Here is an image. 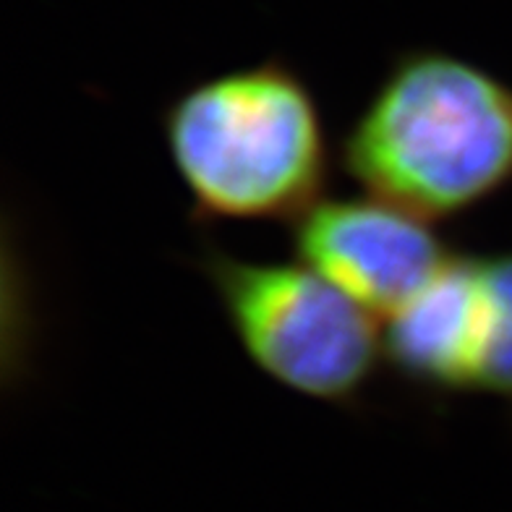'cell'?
<instances>
[{"label": "cell", "instance_id": "cell-5", "mask_svg": "<svg viewBox=\"0 0 512 512\" xmlns=\"http://www.w3.org/2000/svg\"><path fill=\"white\" fill-rule=\"evenodd\" d=\"M486 301L479 256L455 254L445 270L384 327V358L429 395L476 392Z\"/></svg>", "mask_w": 512, "mask_h": 512}, {"label": "cell", "instance_id": "cell-1", "mask_svg": "<svg viewBox=\"0 0 512 512\" xmlns=\"http://www.w3.org/2000/svg\"><path fill=\"white\" fill-rule=\"evenodd\" d=\"M340 165L371 196L429 223L512 186V87L463 55H395L340 142Z\"/></svg>", "mask_w": 512, "mask_h": 512}, {"label": "cell", "instance_id": "cell-6", "mask_svg": "<svg viewBox=\"0 0 512 512\" xmlns=\"http://www.w3.org/2000/svg\"><path fill=\"white\" fill-rule=\"evenodd\" d=\"M486 322L476 392L512 405V251L479 254Z\"/></svg>", "mask_w": 512, "mask_h": 512}, {"label": "cell", "instance_id": "cell-4", "mask_svg": "<svg viewBox=\"0 0 512 512\" xmlns=\"http://www.w3.org/2000/svg\"><path fill=\"white\" fill-rule=\"evenodd\" d=\"M290 246L298 262L384 319L411 304L455 256L434 223L371 194L319 199L290 223Z\"/></svg>", "mask_w": 512, "mask_h": 512}, {"label": "cell", "instance_id": "cell-3", "mask_svg": "<svg viewBox=\"0 0 512 512\" xmlns=\"http://www.w3.org/2000/svg\"><path fill=\"white\" fill-rule=\"evenodd\" d=\"M196 267L251 364L309 400L351 405L384 340L369 311L296 262H254L204 241Z\"/></svg>", "mask_w": 512, "mask_h": 512}, {"label": "cell", "instance_id": "cell-2", "mask_svg": "<svg viewBox=\"0 0 512 512\" xmlns=\"http://www.w3.org/2000/svg\"><path fill=\"white\" fill-rule=\"evenodd\" d=\"M173 170L204 223H296L324 199L330 139L306 79L280 58L186 87L162 113Z\"/></svg>", "mask_w": 512, "mask_h": 512}]
</instances>
